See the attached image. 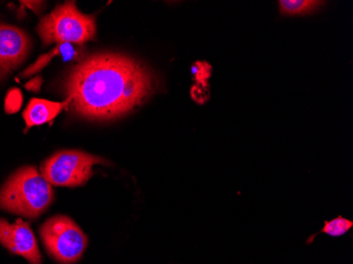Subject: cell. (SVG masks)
<instances>
[{
	"mask_svg": "<svg viewBox=\"0 0 353 264\" xmlns=\"http://www.w3.org/2000/svg\"><path fill=\"white\" fill-rule=\"evenodd\" d=\"M156 89V79L142 63L118 53L89 55L63 81L69 106L79 116L109 121L130 113Z\"/></svg>",
	"mask_w": 353,
	"mask_h": 264,
	"instance_id": "6da1fadb",
	"label": "cell"
},
{
	"mask_svg": "<svg viewBox=\"0 0 353 264\" xmlns=\"http://www.w3.org/2000/svg\"><path fill=\"white\" fill-rule=\"evenodd\" d=\"M54 198L51 184L32 166L17 170L0 190V208L23 217H39Z\"/></svg>",
	"mask_w": 353,
	"mask_h": 264,
	"instance_id": "7a4b0ae2",
	"label": "cell"
},
{
	"mask_svg": "<svg viewBox=\"0 0 353 264\" xmlns=\"http://www.w3.org/2000/svg\"><path fill=\"white\" fill-rule=\"evenodd\" d=\"M37 32L45 45L54 43L83 45L94 39L95 17L79 11L74 1H67L41 19Z\"/></svg>",
	"mask_w": 353,
	"mask_h": 264,
	"instance_id": "3957f363",
	"label": "cell"
},
{
	"mask_svg": "<svg viewBox=\"0 0 353 264\" xmlns=\"http://www.w3.org/2000/svg\"><path fill=\"white\" fill-rule=\"evenodd\" d=\"M46 250L57 261L71 264L81 259L86 249V236L66 216L50 218L39 228Z\"/></svg>",
	"mask_w": 353,
	"mask_h": 264,
	"instance_id": "277c9868",
	"label": "cell"
},
{
	"mask_svg": "<svg viewBox=\"0 0 353 264\" xmlns=\"http://www.w3.org/2000/svg\"><path fill=\"white\" fill-rule=\"evenodd\" d=\"M97 164H108L104 159L79 150H65L53 154L41 165V176L57 186L77 187L92 176Z\"/></svg>",
	"mask_w": 353,
	"mask_h": 264,
	"instance_id": "5b68a950",
	"label": "cell"
},
{
	"mask_svg": "<svg viewBox=\"0 0 353 264\" xmlns=\"http://www.w3.org/2000/svg\"><path fill=\"white\" fill-rule=\"evenodd\" d=\"M0 243L15 255L21 256L31 264H41L37 238L29 224L23 220L9 223L0 218Z\"/></svg>",
	"mask_w": 353,
	"mask_h": 264,
	"instance_id": "8992f818",
	"label": "cell"
},
{
	"mask_svg": "<svg viewBox=\"0 0 353 264\" xmlns=\"http://www.w3.org/2000/svg\"><path fill=\"white\" fill-rule=\"evenodd\" d=\"M31 41L26 32L14 26L0 23V81L23 63Z\"/></svg>",
	"mask_w": 353,
	"mask_h": 264,
	"instance_id": "52a82bcc",
	"label": "cell"
},
{
	"mask_svg": "<svg viewBox=\"0 0 353 264\" xmlns=\"http://www.w3.org/2000/svg\"><path fill=\"white\" fill-rule=\"evenodd\" d=\"M67 106H69V100L59 103L41 100V99H32L23 112V119L27 125L26 131L29 130L31 127L52 122Z\"/></svg>",
	"mask_w": 353,
	"mask_h": 264,
	"instance_id": "ba28073f",
	"label": "cell"
},
{
	"mask_svg": "<svg viewBox=\"0 0 353 264\" xmlns=\"http://www.w3.org/2000/svg\"><path fill=\"white\" fill-rule=\"evenodd\" d=\"M322 3L315 0H281L279 9L285 15H305L319 9Z\"/></svg>",
	"mask_w": 353,
	"mask_h": 264,
	"instance_id": "9c48e42d",
	"label": "cell"
},
{
	"mask_svg": "<svg viewBox=\"0 0 353 264\" xmlns=\"http://www.w3.org/2000/svg\"><path fill=\"white\" fill-rule=\"evenodd\" d=\"M75 50L71 47L70 43H65V45H57L52 51L48 53V54L43 55V57H39L37 59V63L34 65H32L31 67L27 69L25 72L23 73V77H30V75L34 74V73L39 72L41 69H43L46 65H47L53 57L57 55H63L66 57V59H70L75 57Z\"/></svg>",
	"mask_w": 353,
	"mask_h": 264,
	"instance_id": "30bf717a",
	"label": "cell"
},
{
	"mask_svg": "<svg viewBox=\"0 0 353 264\" xmlns=\"http://www.w3.org/2000/svg\"><path fill=\"white\" fill-rule=\"evenodd\" d=\"M352 226V221H349V220L343 217H339L335 218L332 221L326 222L322 232L327 234V235L332 236V237H340V236L346 234Z\"/></svg>",
	"mask_w": 353,
	"mask_h": 264,
	"instance_id": "8fae6325",
	"label": "cell"
},
{
	"mask_svg": "<svg viewBox=\"0 0 353 264\" xmlns=\"http://www.w3.org/2000/svg\"><path fill=\"white\" fill-rule=\"evenodd\" d=\"M21 105H23V94L21 90L17 88L10 89L5 100L6 112L13 114L21 109Z\"/></svg>",
	"mask_w": 353,
	"mask_h": 264,
	"instance_id": "7c38bea8",
	"label": "cell"
},
{
	"mask_svg": "<svg viewBox=\"0 0 353 264\" xmlns=\"http://www.w3.org/2000/svg\"><path fill=\"white\" fill-rule=\"evenodd\" d=\"M192 74L197 83L208 84V81L212 75V65L206 61H197L192 65Z\"/></svg>",
	"mask_w": 353,
	"mask_h": 264,
	"instance_id": "4fadbf2b",
	"label": "cell"
},
{
	"mask_svg": "<svg viewBox=\"0 0 353 264\" xmlns=\"http://www.w3.org/2000/svg\"><path fill=\"white\" fill-rule=\"evenodd\" d=\"M190 95H192V100L195 101L197 104H204L210 99L208 85L196 83L195 86H192V90H190Z\"/></svg>",
	"mask_w": 353,
	"mask_h": 264,
	"instance_id": "5bb4252c",
	"label": "cell"
},
{
	"mask_svg": "<svg viewBox=\"0 0 353 264\" xmlns=\"http://www.w3.org/2000/svg\"><path fill=\"white\" fill-rule=\"evenodd\" d=\"M41 84H43V79H41V77H35L34 79H31V81L26 85V88L30 91L39 92V89H41Z\"/></svg>",
	"mask_w": 353,
	"mask_h": 264,
	"instance_id": "9a60e30c",
	"label": "cell"
}]
</instances>
